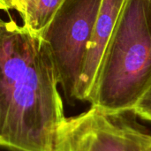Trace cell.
<instances>
[{"label":"cell","mask_w":151,"mask_h":151,"mask_svg":"<svg viewBox=\"0 0 151 151\" xmlns=\"http://www.w3.org/2000/svg\"><path fill=\"white\" fill-rule=\"evenodd\" d=\"M133 113L142 119L151 122V87L136 105Z\"/></svg>","instance_id":"cell-7"},{"label":"cell","mask_w":151,"mask_h":151,"mask_svg":"<svg viewBox=\"0 0 151 151\" xmlns=\"http://www.w3.org/2000/svg\"><path fill=\"white\" fill-rule=\"evenodd\" d=\"M58 78L42 36L13 19L0 23V145L53 151L66 117Z\"/></svg>","instance_id":"cell-1"},{"label":"cell","mask_w":151,"mask_h":151,"mask_svg":"<svg viewBox=\"0 0 151 151\" xmlns=\"http://www.w3.org/2000/svg\"><path fill=\"white\" fill-rule=\"evenodd\" d=\"M126 0H103L88 43L77 89V101L88 102L93 90L106 48Z\"/></svg>","instance_id":"cell-5"},{"label":"cell","mask_w":151,"mask_h":151,"mask_svg":"<svg viewBox=\"0 0 151 151\" xmlns=\"http://www.w3.org/2000/svg\"><path fill=\"white\" fill-rule=\"evenodd\" d=\"M151 87V0H126L88 98L107 115L134 111Z\"/></svg>","instance_id":"cell-2"},{"label":"cell","mask_w":151,"mask_h":151,"mask_svg":"<svg viewBox=\"0 0 151 151\" xmlns=\"http://www.w3.org/2000/svg\"><path fill=\"white\" fill-rule=\"evenodd\" d=\"M102 2L64 0L40 34L48 45L68 104L77 101L78 85Z\"/></svg>","instance_id":"cell-3"},{"label":"cell","mask_w":151,"mask_h":151,"mask_svg":"<svg viewBox=\"0 0 151 151\" xmlns=\"http://www.w3.org/2000/svg\"><path fill=\"white\" fill-rule=\"evenodd\" d=\"M148 134L123 115H107L93 106L66 118L58 134L70 151H141Z\"/></svg>","instance_id":"cell-4"},{"label":"cell","mask_w":151,"mask_h":151,"mask_svg":"<svg viewBox=\"0 0 151 151\" xmlns=\"http://www.w3.org/2000/svg\"><path fill=\"white\" fill-rule=\"evenodd\" d=\"M64 0H0L5 12L16 11L23 26L34 34L40 35L48 26Z\"/></svg>","instance_id":"cell-6"},{"label":"cell","mask_w":151,"mask_h":151,"mask_svg":"<svg viewBox=\"0 0 151 151\" xmlns=\"http://www.w3.org/2000/svg\"><path fill=\"white\" fill-rule=\"evenodd\" d=\"M53 151H70L68 147L66 146V144L65 143V142L58 135L57 137V142L55 144V148Z\"/></svg>","instance_id":"cell-8"},{"label":"cell","mask_w":151,"mask_h":151,"mask_svg":"<svg viewBox=\"0 0 151 151\" xmlns=\"http://www.w3.org/2000/svg\"><path fill=\"white\" fill-rule=\"evenodd\" d=\"M141 151H151V134H148Z\"/></svg>","instance_id":"cell-9"}]
</instances>
